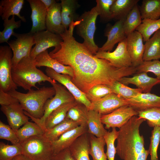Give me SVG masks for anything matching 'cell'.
<instances>
[{"label":"cell","instance_id":"60d3db41","mask_svg":"<svg viewBox=\"0 0 160 160\" xmlns=\"http://www.w3.org/2000/svg\"><path fill=\"white\" fill-rule=\"evenodd\" d=\"M138 116L147 121L149 126L160 127V108H153L138 112Z\"/></svg>","mask_w":160,"mask_h":160},{"label":"cell","instance_id":"f907efd6","mask_svg":"<svg viewBox=\"0 0 160 160\" xmlns=\"http://www.w3.org/2000/svg\"><path fill=\"white\" fill-rule=\"evenodd\" d=\"M149 154L148 150L144 148L138 157L137 160H147V157Z\"/></svg>","mask_w":160,"mask_h":160},{"label":"cell","instance_id":"d4e9b609","mask_svg":"<svg viewBox=\"0 0 160 160\" xmlns=\"http://www.w3.org/2000/svg\"><path fill=\"white\" fill-rule=\"evenodd\" d=\"M24 0H1L0 2V15L3 20L8 19L11 16H17L24 22L26 20L20 12L24 3Z\"/></svg>","mask_w":160,"mask_h":160},{"label":"cell","instance_id":"7dc6e473","mask_svg":"<svg viewBox=\"0 0 160 160\" xmlns=\"http://www.w3.org/2000/svg\"><path fill=\"white\" fill-rule=\"evenodd\" d=\"M0 138L10 141L12 145L20 143L16 132L9 126L0 121Z\"/></svg>","mask_w":160,"mask_h":160},{"label":"cell","instance_id":"4316f807","mask_svg":"<svg viewBox=\"0 0 160 160\" xmlns=\"http://www.w3.org/2000/svg\"><path fill=\"white\" fill-rule=\"evenodd\" d=\"M139 1V0H115L110 9L112 20L116 21L121 19H125Z\"/></svg>","mask_w":160,"mask_h":160},{"label":"cell","instance_id":"7c38bea8","mask_svg":"<svg viewBox=\"0 0 160 160\" xmlns=\"http://www.w3.org/2000/svg\"><path fill=\"white\" fill-rule=\"evenodd\" d=\"M138 112L129 105L121 107L112 112L102 115L101 121L105 125V129L110 128H120L125 124L133 116H138Z\"/></svg>","mask_w":160,"mask_h":160},{"label":"cell","instance_id":"cb8c5ba5","mask_svg":"<svg viewBox=\"0 0 160 160\" xmlns=\"http://www.w3.org/2000/svg\"><path fill=\"white\" fill-rule=\"evenodd\" d=\"M87 132L78 138L69 149L74 160H90L89 153L90 144Z\"/></svg>","mask_w":160,"mask_h":160},{"label":"cell","instance_id":"603a6c76","mask_svg":"<svg viewBox=\"0 0 160 160\" xmlns=\"http://www.w3.org/2000/svg\"><path fill=\"white\" fill-rule=\"evenodd\" d=\"M129 105L137 111L153 108H160V96L150 93L139 94L126 100Z\"/></svg>","mask_w":160,"mask_h":160},{"label":"cell","instance_id":"bcb514c9","mask_svg":"<svg viewBox=\"0 0 160 160\" xmlns=\"http://www.w3.org/2000/svg\"><path fill=\"white\" fill-rule=\"evenodd\" d=\"M136 68L137 73L151 72L154 73L157 78L160 79V61L159 60L143 61Z\"/></svg>","mask_w":160,"mask_h":160},{"label":"cell","instance_id":"f1b7e54d","mask_svg":"<svg viewBox=\"0 0 160 160\" xmlns=\"http://www.w3.org/2000/svg\"><path fill=\"white\" fill-rule=\"evenodd\" d=\"M102 114L93 110H88L87 124V132L97 137H104L108 132L101 120Z\"/></svg>","mask_w":160,"mask_h":160},{"label":"cell","instance_id":"5bb4252c","mask_svg":"<svg viewBox=\"0 0 160 160\" xmlns=\"http://www.w3.org/2000/svg\"><path fill=\"white\" fill-rule=\"evenodd\" d=\"M143 37L138 32L135 31L129 35L126 38V47L131 59L132 66L136 67L143 61L145 50Z\"/></svg>","mask_w":160,"mask_h":160},{"label":"cell","instance_id":"74e56055","mask_svg":"<svg viewBox=\"0 0 160 160\" xmlns=\"http://www.w3.org/2000/svg\"><path fill=\"white\" fill-rule=\"evenodd\" d=\"M113 93L116 94L124 99L127 100L135 97L139 94L142 93L138 88L129 87L118 81H115L111 85H107Z\"/></svg>","mask_w":160,"mask_h":160},{"label":"cell","instance_id":"ba28073f","mask_svg":"<svg viewBox=\"0 0 160 160\" xmlns=\"http://www.w3.org/2000/svg\"><path fill=\"white\" fill-rule=\"evenodd\" d=\"M12 51L9 46H0V88L8 93L17 88L12 76Z\"/></svg>","mask_w":160,"mask_h":160},{"label":"cell","instance_id":"ffe728a7","mask_svg":"<svg viewBox=\"0 0 160 160\" xmlns=\"http://www.w3.org/2000/svg\"><path fill=\"white\" fill-rule=\"evenodd\" d=\"M118 81L126 85L134 84L143 93H150L153 87L160 84V79L150 77L145 72L137 73L131 77H124Z\"/></svg>","mask_w":160,"mask_h":160},{"label":"cell","instance_id":"3957f363","mask_svg":"<svg viewBox=\"0 0 160 160\" xmlns=\"http://www.w3.org/2000/svg\"><path fill=\"white\" fill-rule=\"evenodd\" d=\"M37 67L35 59L29 56L24 58L12 68V78L17 86L28 91L33 87L39 89L36 84L48 81L52 84L56 82Z\"/></svg>","mask_w":160,"mask_h":160},{"label":"cell","instance_id":"c3c4849f","mask_svg":"<svg viewBox=\"0 0 160 160\" xmlns=\"http://www.w3.org/2000/svg\"><path fill=\"white\" fill-rule=\"evenodd\" d=\"M19 102L18 100L8 93L0 88V104L1 106H7Z\"/></svg>","mask_w":160,"mask_h":160},{"label":"cell","instance_id":"7bdbcfd3","mask_svg":"<svg viewBox=\"0 0 160 160\" xmlns=\"http://www.w3.org/2000/svg\"><path fill=\"white\" fill-rule=\"evenodd\" d=\"M118 134V131L116 130V128L113 127L111 132L108 131L103 137L107 146L105 153L108 160H114L116 153L114 143L117 138Z\"/></svg>","mask_w":160,"mask_h":160},{"label":"cell","instance_id":"db71d44e","mask_svg":"<svg viewBox=\"0 0 160 160\" xmlns=\"http://www.w3.org/2000/svg\"></svg>","mask_w":160,"mask_h":160},{"label":"cell","instance_id":"4fadbf2b","mask_svg":"<svg viewBox=\"0 0 160 160\" xmlns=\"http://www.w3.org/2000/svg\"><path fill=\"white\" fill-rule=\"evenodd\" d=\"M46 74L49 77L62 84L73 95L77 102L84 105L91 110L92 103L87 98L86 94L80 90L72 82L69 75L58 73L51 68L46 67Z\"/></svg>","mask_w":160,"mask_h":160},{"label":"cell","instance_id":"f5cc1de1","mask_svg":"<svg viewBox=\"0 0 160 160\" xmlns=\"http://www.w3.org/2000/svg\"><path fill=\"white\" fill-rule=\"evenodd\" d=\"M12 160H31L29 158L24 154H22L18 155L14 158Z\"/></svg>","mask_w":160,"mask_h":160},{"label":"cell","instance_id":"30bf717a","mask_svg":"<svg viewBox=\"0 0 160 160\" xmlns=\"http://www.w3.org/2000/svg\"><path fill=\"white\" fill-rule=\"evenodd\" d=\"M34 36L35 46L31 51L30 57L34 59L39 54L50 47H59L63 41L60 35L47 30L36 32Z\"/></svg>","mask_w":160,"mask_h":160},{"label":"cell","instance_id":"5b68a950","mask_svg":"<svg viewBox=\"0 0 160 160\" xmlns=\"http://www.w3.org/2000/svg\"><path fill=\"white\" fill-rule=\"evenodd\" d=\"M98 15V8L96 5L79 16L78 20H79V23L75 27L77 34L84 39L82 44L94 55L98 52L99 48L94 40L96 29V22Z\"/></svg>","mask_w":160,"mask_h":160},{"label":"cell","instance_id":"4dcf8cb0","mask_svg":"<svg viewBox=\"0 0 160 160\" xmlns=\"http://www.w3.org/2000/svg\"><path fill=\"white\" fill-rule=\"evenodd\" d=\"M77 102L75 100L64 104L52 111L45 120V130L53 127L64 120L69 110L75 105Z\"/></svg>","mask_w":160,"mask_h":160},{"label":"cell","instance_id":"681fc988","mask_svg":"<svg viewBox=\"0 0 160 160\" xmlns=\"http://www.w3.org/2000/svg\"><path fill=\"white\" fill-rule=\"evenodd\" d=\"M52 160H74L72 156L69 148L53 155Z\"/></svg>","mask_w":160,"mask_h":160},{"label":"cell","instance_id":"6da1fadb","mask_svg":"<svg viewBox=\"0 0 160 160\" xmlns=\"http://www.w3.org/2000/svg\"><path fill=\"white\" fill-rule=\"evenodd\" d=\"M79 22L77 20L72 23L60 35L63 39L60 46L49 54L60 63L72 68L71 81L80 90L86 94L95 85L111 86L123 77L137 73L135 67L117 68L108 60L96 57L82 43L77 41L73 31Z\"/></svg>","mask_w":160,"mask_h":160},{"label":"cell","instance_id":"8992f818","mask_svg":"<svg viewBox=\"0 0 160 160\" xmlns=\"http://www.w3.org/2000/svg\"><path fill=\"white\" fill-rule=\"evenodd\" d=\"M20 144L23 154L31 160H52L51 143L43 135L31 137Z\"/></svg>","mask_w":160,"mask_h":160},{"label":"cell","instance_id":"b9f144b4","mask_svg":"<svg viewBox=\"0 0 160 160\" xmlns=\"http://www.w3.org/2000/svg\"><path fill=\"white\" fill-rule=\"evenodd\" d=\"M112 92L111 89L107 85L98 84L91 87L86 95L87 99L92 103Z\"/></svg>","mask_w":160,"mask_h":160},{"label":"cell","instance_id":"8d00e7d4","mask_svg":"<svg viewBox=\"0 0 160 160\" xmlns=\"http://www.w3.org/2000/svg\"><path fill=\"white\" fill-rule=\"evenodd\" d=\"M160 29V18L157 20L150 19H144L136 31L142 35L143 41L146 42L151 36L158 30Z\"/></svg>","mask_w":160,"mask_h":160},{"label":"cell","instance_id":"f35d334b","mask_svg":"<svg viewBox=\"0 0 160 160\" xmlns=\"http://www.w3.org/2000/svg\"><path fill=\"white\" fill-rule=\"evenodd\" d=\"M15 16H12L10 19L4 20L3 24L4 28L0 32V43H8V40L12 36H13L15 32V29L19 28L21 25V20H15Z\"/></svg>","mask_w":160,"mask_h":160},{"label":"cell","instance_id":"8fae6325","mask_svg":"<svg viewBox=\"0 0 160 160\" xmlns=\"http://www.w3.org/2000/svg\"><path fill=\"white\" fill-rule=\"evenodd\" d=\"M126 38L118 43L113 52L98 51L95 56L108 60L117 68L132 66L131 58L127 49Z\"/></svg>","mask_w":160,"mask_h":160},{"label":"cell","instance_id":"9c48e42d","mask_svg":"<svg viewBox=\"0 0 160 160\" xmlns=\"http://www.w3.org/2000/svg\"><path fill=\"white\" fill-rule=\"evenodd\" d=\"M34 34L30 32L24 33H15L13 36L16 39L7 43L13 52L12 68L24 58L30 56L32 47L35 44Z\"/></svg>","mask_w":160,"mask_h":160},{"label":"cell","instance_id":"44dd1931","mask_svg":"<svg viewBox=\"0 0 160 160\" xmlns=\"http://www.w3.org/2000/svg\"><path fill=\"white\" fill-rule=\"evenodd\" d=\"M60 3H55L47 9L46 19V30L60 35L66 30L63 26L61 16Z\"/></svg>","mask_w":160,"mask_h":160},{"label":"cell","instance_id":"7402d4cb","mask_svg":"<svg viewBox=\"0 0 160 160\" xmlns=\"http://www.w3.org/2000/svg\"><path fill=\"white\" fill-rule=\"evenodd\" d=\"M35 60L37 67H46L51 68L58 73L68 75L71 78L73 77V71L72 68L63 65L52 58L47 50L37 56Z\"/></svg>","mask_w":160,"mask_h":160},{"label":"cell","instance_id":"ab89813d","mask_svg":"<svg viewBox=\"0 0 160 160\" xmlns=\"http://www.w3.org/2000/svg\"><path fill=\"white\" fill-rule=\"evenodd\" d=\"M22 154L23 149L20 143L9 145L0 142V160H12L16 156Z\"/></svg>","mask_w":160,"mask_h":160},{"label":"cell","instance_id":"d6986e66","mask_svg":"<svg viewBox=\"0 0 160 160\" xmlns=\"http://www.w3.org/2000/svg\"><path fill=\"white\" fill-rule=\"evenodd\" d=\"M31 10L32 26L30 32L34 34L46 30L45 22L47 9L41 0H27Z\"/></svg>","mask_w":160,"mask_h":160},{"label":"cell","instance_id":"2e32d148","mask_svg":"<svg viewBox=\"0 0 160 160\" xmlns=\"http://www.w3.org/2000/svg\"><path fill=\"white\" fill-rule=\"evenodd\" d=\"M125 20H118L113 25L109 24L107 25L104 35L107 39L102 46L99 48L98 51L111 52L116 44L127 38L123 28Z\"/></svg>","mask_w":160,"mask_h":160},{"label":"cell","instance_id":"1f68e13d","mask_svg":"<svg viewBox=\"0 0 160 160\" xmlns=\"http://www.w3.org/2000/svg\"><path fill=\"white\" fill-rule=\"evenodd\" d=\"M89 136L90 146L89 153L93 160H108L104 152L106 143L104 137H97L90 134Z\"/></svg>","mask_w":160,"mask_h":160},{"label":"cell","instance_id":"e575fe53","mask_svg":"<svg viewBox=\"0 0 160 160\" xmlns=\"http://www.w3.org/2000/svg\"><path fill=\"white\" fill-rule=\"evenodd\" d=\"M45 131L35 123L29 121L16 132L20 143L33 136L43 135Z\"/></svg>","mask_w":160,"mask_h":160},{"label":"cell","instance_id":"ee69618b","mask_svg":"<svg viewBox=\"0 0 160 160\" xmlns=\"http://www.w3.org/2000/svg\"><path fill=\"white\" fill-rule=\"evenodd\" d=\"M115 0H96L100 20L108 22L112 20L111 7Z\"/></svg>","mask_w":160,"mask_h":160},{"label":"cell","instance_id":"277c9868","mask_svg":"<svg viewBox=\"0 0 160 160\" xmlns=\"http://www.w3.org/2000/svg\"><path fill=\"white\" fill-rule=\"evenodd\" d=\"M8 93L18 100L24 111L35 118L40 119L44 114L45 103L55 95V90L53 86H44L36 90L31 89L26 93L16 90Z\"/></svg>","mask_w":160,"mask_h":160},{"label":"cell","instance_id":"7a4b0ae2","mask_svg":"<svg viewBox=\"0 0 160 160\" xmlns=\"http://www.w3.org/2000/svg\"><path fill=\"white\" fill-rule=\"evenodd\" d=\"M145 120L134 116L119 128L116 149L121 159L137 160L145 148L144 138L140 134V127Z\"/></svg>","mask_w":160,"mask_h":160},{"label":"cell","instance_id":"ac0fdd59","mask_svg":"<svg viewBox=\"0 0 160 160\" xmlns=\"http://www.w3.org/2000/svg\"><path fill=\"white\" fill-rule=\"evenodd\" d=\"M87 125H81L66 132L51 143L53 155L68 148L79 137L87 132Z\"/></svg>","mask_w":160,"mask_h":160},{"label":"cell","instance_id":"484cf974","mask_svg":"<svg viewBox=\"0 0 160 160\" xmlns=\"http://www.w3.org/2000/svg\"><path fill=\"white\" fill-rule=\"evenodd\" d=\"M60 4L63 24L67 29L72 22L78 20L79 16L76 10L80 5L77 0H61Z\"/></svg>","mask_w":160,"mask_h":160},{"label":"cell","instance_id":"f546056e","mask_svg":"<svg viewBox=\"0 0 160 160\" xmlns=\"http://www.w3.org/2000/svg\"><path fill=\"white\" fill-rule=\"evenodd\" d=\"M80 125L65 118L62 122L53 127L47 129L43 136L51 143L57 140L63 134Z\"/></svg>","mask_w":160,"mask_h":160},{"label":"cell","instance_id":"816d5d0a","mask_svg":"<svg viewBox=\"0 0 160 160\" xmlns=\"http://www.w3.org/2000/svg\"><path fill=\"white\" fill-rule=\"evenodd\" d=\"M47 9L57 2L55 0H41Z\"/></svg>","mask_w":160,"mask_h":160},{"label":"cell","instance_id":"9a60e30c","mask_svg":"<svg viewBox=\"0 0 160 160\" xmlns=\"http://www.w3.org/2000/svg\"><path fill=\"white\" fill-rule=\"evenodd\" d=\"M129 105L127 100L119 95L111 93L97 101L92 103L91 110L102 115L109 114L122 106Z\"/></svg>","mask_w":160,"mask_h":160},{"label":"cell","instance_id":"83f0119b","mask_svg":"<svg viewBox=\"0 0 160 160\" xmlns=\"http://www.w3.org/2000/svg\"><path fill=\"white\" fill-rule=\"evenodd\" d=\"M143 56V61L159 60L160 59V29L145 42Z\"/></svg>","mask_w":160,"mask_h":160},{"label":"cell","instance_id":"d6a6232c","mask_svg":"<svg viewBox=\"0 0 160 160\" xmlns=\"http://www.w3.org/2000/svg\"><path fill=\"white\" fill-rule=\"evenodd\" d=\"M139 8L142 20L160 18V0H143Z\"/></svg>","mask_w":160,"mask_h":160},{"label":"cell","instance_id":"52a82bcc","mask_svg":"<svg viewBox=\"0 0 160 160\" xmlns=\"http://www.w3.org/2000/svg\"><path fill=\"white\" fill-rule=\"evenodd\" d=\"M51 84L55 89V94L54 97L47 100L45 103L43 116L40 119L36 118L24 111V113L26 115L45 131V120L52 111L64 104L76 100L73 95L66 90L64 86L56 82Z\"/></svg>","mask_w":160,"mask_h":160},{"label":"cell","instance_id":"836d02e7","mask_svg":"<svg viewBox=\"0 0 160 160\" xmlns=\"http://www.w3.org/2000/svg\"><path fill=\"white\" fill-rule=\"evenodd\" d=\"M142 20L139 6L137 4L128 15L124 21L123 28L127 36L135 31L141 23Z\"/></svg>","mask_w":160,"mask_h":160},{"label":"cell","instance_id":"f6af8a7d","mask_svg":"<svg viewBox=\"0 0 160 160\" xmlns=\"http://www.w3.org/2000/svg\"><path fill=\"white\" fill-rule=\"evenodd\" d=\"M150 140L148 150L151 156L150 160H159L157 150L160 142V127L155 126L153 127Z\"/></svg>","mask_w":160,"mask_h":160},{"label":"cell","instance_id":"d590c367","mask_svg":"<svg viewBox=\"0 0 160 160\" xmlns=\"http://www.w3.org/2000/svg\"><path fill=\"white\" fill-rule=\"evenodd\" d=\"M88 110L83 104L77 102L68 111L66 118L78 123L80 125H87Z\"/></svg>","mask_w":160,"mask_h":160},{"label":"cell","instance_id":"e0dca14e","mask_svg":"<svg viewBox=\"0 0 160 160\" xmlns=\"http://www.w3.org/2000/svg\"><path fill=\"white\" fill-rule=\"evenodd\" d=\"M1 110L6 116L9 126L15 132L29 121V117L25 114L19 102L7 106H1Z\"/></svg>","mask_w":160,"mask_h":160}]
</instances>
